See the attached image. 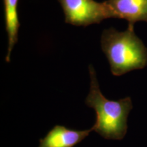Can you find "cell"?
<instances>
[{"label":"cell","mask_w":147,"mask_h":147,"mask_svg":"<svg viewBox=\"0 0 147 147\" xmlns=\"http://www.w3.org/2000/svg\"><path fill=\"white\" fill-rule=\"evenodd\" d=\"M89 93L85 104L96 113L93 131L107 140H122L127 131V118L133 106L129 97L110 100L102 94L93 66L89 65Z\"/></svg>","instance_id":"obj_1"},{"label":"cell","mask_w":147,"mask_h":147,"mask_svg":"<svg viewBox=\"0 0 147 147\" xmlns=\"http://www.w3.org/2000/svg\"><path fill=\"white\" fill-rule=\"evenodd\" d=\"M101 47L109 62L111 73L115 76L147 65V48L136 34L134 25L128 24L123 32L114 27L104 29L101 36Z\"/></svg>","instance_id":"obj_2"},{"label":"cell","mask_w":147,"mask_h":147,"mask_svg":"<svg viewBox=\"0 0 147 147\" xmlns=\"http://www.w3.org/2000/svg\"><path fill=\"white\" fill-rule=\"evenodd\" d=\"M63 9L65 22L74 26L87 27L110 18L104 2L95 0H57Z\"/></svg>","instance_id":"obj_3"},{"label":"cell","mask_w":147,"mask_h":147,"mask_svg":"<svg viewBox=\"0 0 147 147\" xmlns=\"http://www.w3.org/2000/svg\"><path fill=\"white\" fill-rule=\"evenodd\" d=\"M110 18H122L128 24L147 22V0H106Z\"/></svg>","instance_id":"obj_4"},{"label":"cell","mask_w":147,"mask_h":147,"mask_svg":"<svg viewBox=\"0 0 147 147\" xmlns=\"http://www.w3.org/2000/svg\"><path fill=\"white\" fill-rule=\"evenodd\" d=\"M93 131L74 130L62 125H55L44 138L40 140L38 147H74L86 138Z\"/></svg>","instance_id":"obj_5"},{"label":"cell","mask_w":147,"mask_h":147,"mask_svg":"<svg viewBox=\"0 0 147 147\" xmlns=\"http://www.w3.org/2000/svg\"><path fill=\"white\" fill-rule=\"evenodd\" d=\"M18 0H3L5 30L8 34V52L5 61L10 62V55L14 45L18 41L20 23L18 17L17 5Z\"/></svg>","instance_id":"obj_6"}]
</instances>
